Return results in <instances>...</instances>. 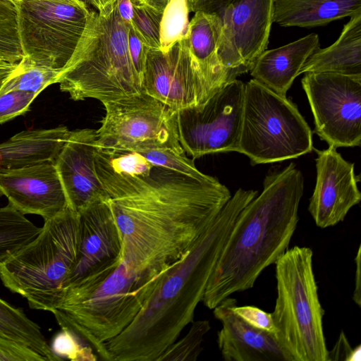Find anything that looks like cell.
Here are the masks:
<instances>
[{
  "instance_id": "cell-1",
  "label": "cell",
  "mask_w": 361,
  "mask_h": 361,
  "mask_svg": "<svg viewBox=\"0 0 361 361\" xmlns=\"http://www.w3.org/2000/svg\"><path fill=\"white\" fill-rule=\"evenodd\" d=\"M257 195L238 189L186 255L164 276L135 319L106 348L111 361H157L193 322L234 223Z\"/></svg>"
},
{
  "instance_id": "cell-2",
  "label": "cell",
  "mask_w": 361,
  "mask_h": 361,
  "mask_svg": "<svg viewBox=\"0 0 361 361\" xmlns=\"http://www.w3.org/2000/svg\"><path fill=\"white\" fill-rule=\"evenodd\" d=\"M303 192L304 178L293 162L266 176L260 195L237 217L209 279L202 300L207 307L252 288L283 255L297 227Z\"/></svg>"
},
{
  "instance_id": "cell-3",
  "label": "cell",
  "mask_w": 361,
  "mask_h": 361,
  "mask_svg": "<svg viewBox=\"0 0 361 361\" xmlns=\"http://www.w3.org/2000/svg\"><path fill=\"white\" fill-rule=\"evenodd\" d=\"M128 32L116 2L102 11H92L73 56L61 71V91L75 101L92 98L102 103L142 92L129 56Z\"/></svg>"
},
{
  "instance_id": "cell-4",
  "label": "cell",
  "mask_w": 361,
  "mask_h": 361,
  "mask_svg": "<svg viewBox=\"0 0 361 361\" xmlns=\"http://www.w3.org/2000/svg\"><path fill=\"white\" fill-rule=\"evenodd\" d=\"M78 239L79 214L68 207L45 220L35 238L0 264L3 284L30 308L53 313L66 294Z\"/></svg>"
},
{
  "instance_id": "cell-5",
  "label": "cell",
  "mask_w": 361,
  "mask_h": 361,
  "mask_svg": "<svg viewBox=\"0 0 361 361\" xmlns=\"http://www.w3.org/2000/svg\"><path fill=\"white\" fill-rule=\"evenodd\" d=\"M275 264L277 297L271 315L278 342L290 361H326L324 311L319 299L312 249H287Z\"/></svg>"
},
{
  "instance_id": "cell-6",
  "label": "cell",
  "mask_w": 361,
  "mask_h": 361,
  "mask_svg": "<svg viewBox=\"0 0 361 361\" xmlns=\"http://www.w3.org/2000/svg\"><path fill=\"white\" fill-rule=\"evenodd\" d=\"M312 149V130L295 104L253 78L245 83L238 152L257 165L298 158Z\"/></svg>"
},
{
  "instance_id": "cell-7",
  "label": "cell",
  "mask_w": 361,
  "mask_h": 361,
  "mask_svg": "<svg viewBox=\"0 0 361 361\" xmlns=\"http://www.w3.org/2000/svg\"><path fill=\"white\" fill-rule=\"evenodd\" d=\"M16 6L23 59L61 71L73 56L92 10L83 0H20Z\"/></svg>"
},
{
  "instance_id": "cell-8",
  "label": "cell",
  "mask_w": 361,
  "mask_h": 361,
  "mask_svg": "<svg viewBox=\"0 0 361 361\" xmlns=\"http://www.w3.org/2000/svg\"><path fill=\"white\" fill-rule=\"evenodd\" d=\"M105 115L95 145L104 148L169 149L184 154L176 112L145 92L102 103Z\"/></svg>"
},
{
  "instance_id": "cell-9",
  "label": "cell",
  "mask_w": 361,
  "mask_h": 361,
  "mask_svg": "<svg viewBox=\"0 0 361 361\" xmlns=\"http://www.w3.org/2000/svg\"><path fill=\"white\" fill-rule=\"evenodd\" d=\"M245 83L226 84L206 102L176 112L179 142L193 159L237 152L241 130Z\"/></svg>"
},
{
  "instance_id": "cell-10",
  "label": "cell",
  "mask_w": 361,
  "mask_h": 361,
  "mask_svg": "<svg viewBox=\"0 0 361 361\" xmlns=\"http://www.w3.org/2000/svg\"><path fill=\"white\" fill-rule=\"evenodd\" d=\"M276 0H203L194 13L214 14L221 25L219 55L235 78L251 69L266 50Z\"/></svg>"
},
{
  "instance_id": "cell-11",
  "label": "cell",
  "mask_w": 361,
  "mask_h": 361,
  "mask_svg": "<svg viewBox=\"0 0 361 361\" xmlns=\"http://www.w3.org/2000/svg\"><path fill=\"white\" fill-rule=\"evenodd\" d=\"M315 133L336 148L361 144V76L310 72L301 80Z\"/></svg>"
},
{
  "instance_id": "cell-12",
  "label": "cell",
  "mask_w": 361,
  "mask_h": 361,
  "mask_svg": "<svg viewBox=\"0 0 361 361\" xmlns=\"http://www.w3.org/2000/svg\"><path fill=\"white\" fill-rule=\"evenodd\" d=\"M79 214L78 250L66 283L88 288L102 282L119 264L122 241L107 200L93 203Z\"/></svg>"
},
{
  "instance_id": "cell-13",
  "label": "cell",
  "mask_w": 361,
  "mask_h": 361,
  "mask_svg": "<svg viewBox=\"0 0 361 361\" xmlns=\"http://www.w3.org/2000/svg\"><path fill=\"white\" fill-rule=\"evenodd\" d=\"M142 89L175 112L206 102L200 73L187 39L176 42L166 52L149 49Z\"/></svg>"
},
{
  "instance_id": "cell-14",
  "label": "cell",
  "mask_w": 361,
  "mask_h": 361,
  "mask_svg": "<svg viewBox=\"0 0 361 361\" xmlns=\"http://www.w3.org/2000/svg\"><path fill=\"white\" fill-rule=\"evenodd\" d=\"M336 149L332 146L322 150L314 149L317 178L308 211L322 228L343 221L361 200L357 186L360 176L355 173V164L344 159Z\"/></svg>"
},
{
  "instance_id": "cell-15",
  "label": "cell",
  "mask_w": 361,
  "mask_h": 361,
  "mask_svg": "<svg viewBox=\"0 0 361 361\" xmlns=\"http://www.w3.org/2000/svg\"><path fill=\"white\" fill-rule=\"evenodd\" d=\"M0 194L23 214L51 219L68 207L66 193L53 162L0 169Z\"/></svg>"
},
{
  "instance_id": "cell-16",
  "label": "cell",
  "mask_w": 361,
  "mask_h": 361,
  "mask_svg": "<svg viewBox=\"0 0 361 361\" xmlns=\"http://www.w3.org/2000/svg\"><path fill=\"white\" fill-rule=\"evenodd\" d=\"M96 130L85 128L70 133L53 162L68 201V207L80 212L89 205L107 200L95 171Z\"/></svg>"
},
{
  "instance_id": "cell-17",
  "label": "cell",
  "mask_w": 361,
  "mask_h": 361,
  "mask_svg": "<svg viewBox=\"0 0 361 361\" xmlns=\"http://www.w3.org/2000/svg\"><path fill=\"white\" fill-rule=\"evenodd\" d=\"M235 299L228 297L214 310L222 327L217 343L226 361H290L273 334L258 329L233 310Z\"/></svg>"
},
{
  "instance_id": "cell-18",
  "label": "cell",
  "mask_w": 361,
  "mask_h": 361,
  "mask_svg": "<svg viewBox=\"0 0 361 361\" xmlns=\"http://www.w3.org/2000/svg\"><path fill=\"white\" fill-rule=\"evenodd\" d=\"M221 25L213 13L195 12L190 20L188 45L202 80L206 101L226 84L235 80L219 58Z\"/></svg>"
},
{
  "instance_id": "cell-19",
  "label": "cell",
  "mask_w": 361,
  "mask_h": 361,
  "mask_svg": "<svg viewBox=\"0 0 361 361\" xmlns=\"http://www.w3.org/2000/svg\"><path fill=\"white\" fill-rule=\"evenodd\" d=\"M320 47L319 36L312 33L282 47L264 50L250 70L253 79L286 96L307 59Z\"/></svg>"
},
{
  "instance_id": "cell-20",
  "label": "cell",
  "mask_w": 361,
  "mask_h": 361,
  "mask_svg": "<svg viewBox=\"0 0 361 361\" xmlns=\"http://www.w3.org/2000/svg\"><path fill=\"white\" fill-rule=\"evenodd\" d=\"M70 130L61 126L21 131L0 143V169H16L54 162Z\"/></svg>"
},
{
  "instance_id": "cell-21",
  "label": "cell",
  "mask_w": 361,
  "mask_h": 361,
  "mask_svg": "<svg viewBox=\"0 0 361 361\" xmlns=\"http://www.w3.org/2000/svg\"><path fill=\"white\" fill-rule=\"evenodd\" d=\"M310 72L361 76V11L350 16L333 44L310 55L300 75Z\"/></svg>"
},
{
  "instance_id": "cell-22",
  "label": "cell",
  "mask_w": 361,
  "mask_h": 361,
  "mask_svg": "<svg viewBox=\"0 0 361 361\" xmlns=\"http://www.w3.org/2000/svg\"><path fill=\"white\" fill-rule=\"evenodd\" d=\"M361 11V0H276L273 23L283 27L325 25Z\"/></svg>"
},
{
  "instance_id": "cell-23",
  "label": "cell",
  "mask_w": 361,
  "mask_h": 361,
  "mask_svg": "<svg viewBox=\"0 0 361 361\" xmlns=\"http://www.w3.org/2000/svg\"><path fill=\"white\" fill-rule=\"evenodd\" d=\"M0 336L26 345L47 361L61 360L51 350L40 327L21 309L0 298Z\"/></svg>"
},
{
  "instance_id": "cell-24",
  "label": "cell",
  "mask_w": 361,
  "mask_h": 361,
  "mask_svg": "<svg viewBox=\"0 0 361 361\" xmlns=\"http://www.w3.org/2000/svg\"><path fill=\"white\" fill-rule=\"evenodd\" d=\"M41 228L11 204L0 207V264L35 238Z\"/></svg>"
},
{
  "instance_id": "cell-25",
  "label": "cell",
  "mask_w": 361,
  "mask_h": 361,
  "mask_svg": "<svg viewBox=\"0 0 361 361\" xmlns=\"http://www.w3.org/2000/svg\"><path fill=\"white\" fill-rule=\"evenodd\" d=\"M60 73V70L34 65L22 59L1 85L0 94L20 90L38 95L49 85L57 83Z\"/></svg>"
},
{
  "instance_id": "cell-26",
  "label": "cell",
  "mask_w": 361,
  "mask_h": 361,
  "mask_svg": "<svg viewBox=\"0 0 361 361\" xmlns=\"http://www.w3.org/2000/svg\"><path fill=\"white\" fill-rule=\"evenodd\" d=\"M188 0H169L160 23V50L166 52L176 42L187 39L189 29Z\"/></svg>"
},
{
  "instance_id": "cell-27",
  "label": "cell",
  "mask_w": 361,
  "mask_h": 361,
  "mask_svg": "<svg viewBox=\"0 0 361 361\" xmlns=\"http://www.w3.org/2000/svg\"><path fill=\"white\" fill-rule=\"evenodd\" d=\"M23 57L17 6L8 0H0V59L10 63H18Z\"/></svg>"
},
{
  "instance_id": "cell-28",
  "label": "cell",
  "mask_w": 361,
  "mask_h": 361,
  "mask_svg": "<svg viewBox=\"0 0 361 361\" xmlns=\"http://www.w3.org/2000/svg\"><path fill=\"white\" fill-rule=\"evenodd\" d=\"M211 326L207 320L192 322L188 333L171 344L157 361H195L202 350L204 336Z\"/></svg>"
},
{
  "instance_id": "cell-29",
  "label": "cell",
  "mask_w": 361,
  "mask_h": 361,
  "mask_svg": "<svg viewBox=\"0 0 361 361\" xmlns=\"http://www.w3.org/2000/svg\"><path fill=\"white\" fill-rule=\"evenodd\" d=\"M131 26L150 49H160V23L162 13L145 4H134Z\"/></svg>"
},
{
  "instance_id": "cell-30",
  "label": "cell",
  "mask_w": 361,
  "mask_h": 361,
  "mask_svg": "<svg viewBox=\"0 0 361 361\" xmlns=\"http://www.w3.org/2000/svg\"><path fill=\"white\" fill-rule=\"evenodd\" d=\"M51 349L59 358L71 361H96L97 355L88 343L73 332L61 329L53 338Z\"/></svg>"
},
{
  "instance_id": "cell-31",
  "label": "cell",
  "mask_w": 361,
  "mask_h": 361,
  "mask_svg": "<svg viewBox=\"0 0 361 361\" xmlns=\"http://www.w3.org/2000/svg\"><path fill=\"white\" fill-rule=\"evenodd\" d=\"M37 96L20 90L0 94V124L27 112Z\"/></svg>"
},
{
  "instance_id": "cell-32",
  "label": "cell",
  "mask_w": 361,
  "mask_h": 361,
  "mask_svg": "<svg viewBox=\"0 0 361 361\" xmlns=\"http://www.w3.org/2000/svg\"><path fill=\"white\" fill-rule=\"evenodd\" d=\"M0 361H47L30 347L0 336Z\"/></svg>"
},
{
  "instance_id": "cell-33",
  "label": "cell",
  "mask_w": 361,
  "mask_h": 361,
  "mask_svg": "<svg viewBox=\"0 0 361 361\" xmlns=\"http://www.w3.org/2000/svg\"><path fill=\"white\" fill-rule=\"evenodd\" d=\"M233 310L250 325L276 336V329L271 313L251 305L240 307L236 305Z\"/></svg>"
},
{
  "instance_id": "cell-34",
  "label": "cell",
  "mask_w": 361,
  "mask_h": 361,
  "mask_svg": "<svg viewBox=\"0 0 361 361\" xmlns=\"http://www.w3.org/2000/svg\"><path fill=\"white\" fill-rule=\"evenodd\" d=\"M128 47L132 65L141 82L145 71L147 54L150 49L135 32L131 25H128Z\"/></svg>"
},
{
  "instance_id": "cell-35",
  "label": "cell",
  "mask_w": 361,
  "mask_h": 361,
  "mask_svg": "<svg viewBox=\"0 0 361 361\" xmlns=\"http://www.w3.org/2000/svg\"><path fill=\"white\" fill-rule=\"evenodd\" d=\"M360 360V345L353 349L343 332L340 334L339 338L331 350H328L327 360Z\"/></svg>"
},
{
  "instance_id": "cell-36",
  "label": "cell",
  "mask_w": 361,
  "mask_h": 361,
  "mask_svg": "<svg viewBox=\"0 0 361 361\" xmlns=\"http://www.w3.org/2000/svg\"><path fill=\"white\" fill-rule=\"evenodd\" d=\"M116 5L118 14L123 22L126 25H130L134 13L132 0H116Z\"/></svg>"
},
{
  "instance_id": "cell-37",
  "label": "cell",
  "mask_w": 361,
  "mask_h": 361,
  "mask_svg": "<svg viewBox=\"0 0 361 361\" xmlns=\"http://www.w3.org/2000/svg\"><path fill=\"white\" fill-rule=\"evenodd\" d=\"M360 245L358 247L355 262L356 264L355 278V289L353 291V299L354 302L360 307L361 305V279H360Z\"/></svg>"
},
{
  "instance_id": "cell-38",
  "label": "cell",
  "mask_w": 361,
  "mask_h": 361,
  "mask_svg": "<svg viewBox=\"0 0 361 361\" xmlns=\"http://www.w3.org/2000/svg\"><path fill=\"white\" fill-rule=\"evenodd\" d=\"M16 68V64L0 61V87Z\"/></svg>"
},
{
  "instance_id": "cell-39",
  "label": "cell",
  "mask_w": 361,
  "mask_h": 361,
  "mask_svg": "<svg viewBox=\"0 0 361 361\" xmlns=\"http://www.w3.org/2000/svg\"><path fill=\"white\" fill-rule=\"evenodd\" d=\"M169 1V0H142L139 4H145L157 11L163 13Z\"/></svg>"
},
{
  "instance_id": "cell-40",
  "label": "cell",
  "mask_w": 361,
  "mask_h": 361,
  "mask_svg": "<svg viewBox=\"0 0 361 361\" xmlns=\"http://www.w3.org/2000/svg\"><path fill=\"white\" fill-rule=\"evenodd\" d=\"M86 4L88 3L92 5L97 9L98 12L104 10L105 8L112 6L116 0H83Z\"/></svg>"
},
{
  "instance_id": "cell-41",
  "label": "cell",
  "mask_w": 361,
  "mask_h": 361,
  "mask_svg": "<svg viewBox=\"0 0 361 361\" xmlns=\"http://www.w3.org/2000/svg\"><path fill=\"white\" fill-rule=\"evenodd\" d=\"M203 0H188L190 12H194L196 6Z\"/></svg>"
},
{
  "instance_id": "cell-42",
  "label": "cell",
  "mask_w": 361,
  "mask_h": 361,
  "mask_svg": "<svg viewBox=\"0 0 361 361\" xmlns=\"http://www.w3.org/2000/svg\"><path fill=\"white\" fill-rule=\"evenodd\" d=\"M142 0H132L133 3L135 4H139Z\"/></svg>"
},
{
  "instance_id": "cell-43",
  "label": "cell",
  "mask_w": 361,
  "mask_h": 361,
  "mask_svg": "<svg viewBox=\"0 0 361 361\" xmlns=\"http://www.w3.org/2000/svg\"><path fill=\"white\" fill-rule=\"evenodd\" d=\"M8 1H11L15 3L16 4H17L20 0H8Z\"/></svg>"
},
{
  "instance_id": "cell-44",
  "label": "cell",
  "mask_w": 361,
  "mask_h": 361,
  "mask_svg": "<svg viewBox=\"0 0 361 361\" xmlns=\"http://www.w3.org/2000/svg\"><path fill=\"white\" fill-rule=\"evenodd\" d=\"M115 271H116V269H115ZM116 272H117L118 274H119L118 271H116ZM120 275H121V274H120ZM121 276H122V275H121ZM125 277H126V276H125ZM126 278H127V277H126ZM129 279H130V278H129ZM137 280H138V279H137ZM140 281H141V280H140ZM148 283H149V282H148ZM159 283H160V282H159Z\"/></svg>"
},
{
  "instance_id": "cell-45",
  "label": "cell",
  "mask_w": 361,
  "mask_h": 361,
  "mask_svg": "<svg viewBox=\"0 0 361 361\" xmlns=\"http://www.w3.org/2000/svg\"><path fill=\"white\" fill-rule=\"evenodd\" d=\"M114 271H115V272H116V271H115V269H114ZM116 273H117V272H116ZM117 274H118V273H117ZM119 275H120V274H119ZM124 277H125V276H124ZM128 279H129V278H128ZM135 280H137V279H135ZM144 282H145V281H144ZM147 283H148V282H147ZM157 284H159V283H157Z\"/></svg>"
},
{
  "instance_id": "cell-46",
  "label": "cell",
  "mask_w": 361,
  "mask_h": 361,
  "mask_svg": "<svg viewBox=\"0 0 361 361\" xmlns=\"http://www.w3.org/2000/svg\"><path fill=\"white\" fill-rule=\"evenodd\" d=\"M0 61H1V60L0 59Z\"/></svg>"
}]
</instances>
